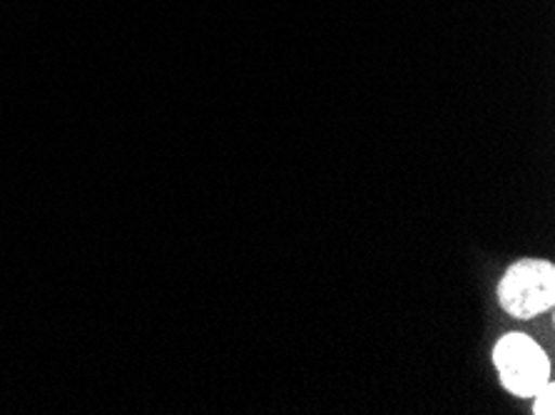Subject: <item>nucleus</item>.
I'll return each mask as SVG.
<instances>
[{"mask_svg": "<svg viewBox=\"0 0 555 415\" xmlns=\"http://www.w3.org/2000/svg\"><path fill=\"white\" fill-rule=\"evenodd\" d=\"M533 413H538V415H553L555 413V388H553L551 380L541 388V391L535 393Z\"/></svg>", "mask_w": 555, "mask_h": 415, "instance_id": "3", "label": "nucleus"}, {"mask_svg": "<svg viewBox=\"0 0 555 415\" xmlns=\"http://www.w3.org/2000/svg\"><path fill=\"white\" fill-rule=\"evenodd\" d=\"M493 361L495 368H499L503 386H506L513 395H535L545 384H548V355L543 353V349L533 341V338H528L524 334L503 336L501 341L495 343Z\"/></svg>", "mask_w": 555, "mask_h": 415, "instance_id": "2", "label": "nucleus"}, {"mask_svg": "<svg viewBox=\"0 0 555 415\" xmlns=\"http://www.w3.org/2000/svg\"><path fill=\"white\" fill-rule=\"evenodd\" d=\"M499 301L511 316L533 319L555 303V269L551 261L524 259L501 278Z\"/></svg>", "mask_w": 555, "mask_h": 415, "instance_id": "1", "label": "nucleus"}]
</instances>
